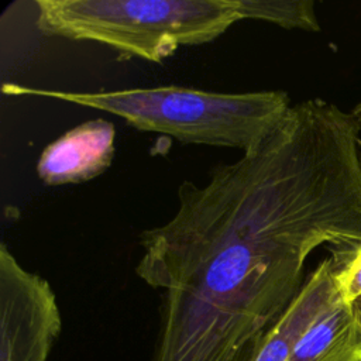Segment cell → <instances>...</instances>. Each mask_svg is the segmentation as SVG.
Returning a JSON list of instances; mask_svg holds the SVG:
<instances>
[{"mask_svg": "<svg viewBox=\"0 0 361 361\" xmlns=\"http://www.w3.org/2000/svg\"><path fill=\"white\" fill-rule=\"evenodd\" d=\"M360 133L351 113L307 99L206 183L182 182L173 216L138 238L135 274L162 292L161 316L264 336L300 290L312 251L361 241Z\"/></svg>", "mask_w": 361, "mask_h": 361, "instance_id": "cell-1", "label": "cell"}, {"mask_svg": "<svg viewBox=\"0 0 361 361\" xmlns=\"http://www.w3.org/2000/svg\"><path fill=\"white\" fill-rule=\"evenodd\" d=\"M1 92L6 96L48 97L111 113L141 131L241 152L257 145L293 104L283 90L223 93L175 85L71 92L4 83Z\"/></svg>", "mask_w": 361, "mask_h": 361, "instance_id": "cell-2", "label": "cell"}, {"mask_svg": "<svg viewBox=\"0 0 361 361\" xmlns=\"http://www.w3.org/2000/svg\"><path fill=\"white\" fill-rule=\"evenodd\" d=\"M37 28L148 62L202 45L241 21L233 0H37Z\"/></svg>", "mask_w": 361, "mask_h": 361, "instance_id": "cell-3", "label": "cell"}, {"mask_svg": "<svg viewBox=\"0 0 361 361\" xmlns=\"http://www.w3.org/2000/svg\"><path fill=\"white\" fill-rule=\"evenodd\" d=\"M62 327L47 279L23 268L0 244V361H48Z\"/></svg>", "mask_w": 361, "mask_h": 361, "instance_id": "cell-4", "label": "cell"}, {"mask_svg": "<svg viewBox=\"0 0 361 361\" xmlns=\"http://www.w3.org/2000/svg\"><path fill=\"white\" fill-rule=\"evenodd\" d=\"M116 127L104 118L83 121L48 144L37 173L48 186L82 183L102 175L114 158Z\"/></svg>", "mask_w": 361, "mask_h": 361, "instance_id": "cell-5", "label": "cell"}, {"mask_svg": "<svg viewBox=\"0 0 361 361\" xmlns=\"http://www.w3.org/2000/svg\"><path fill=\"white\" fill-rule=\"evenodd\" d=\"M338 295L329 257L305 279L298 295L262 336L250 361H285L306 329Z\"/></svg>", "mask_w": 361, "mask_h": 361, "instance_id": "cell-6", "label": "cell"}, {"mask_svg": "<svg viewBox=\"0 0 361 361\" xmlns=\"http://www.w3.org/2000/svg\"><path fill=\"white\" fill-rule=\"evenodd\" d=\"M350 306L338 298L296 341L285 361H361Z\"/></svg>", "mask_w": 361, "mask_h": 361, "instance_id": "cell-7", "label": "cell"}, {"mask_svg": "<svg viewBox=\"0 0 361 361\" xmlns=\"http://www.w3.org/2000/svg\"><path fill=\"white\" fill-rule=\"evenodd\" d=\"M241 20H261L288 30L320 31L312 0H233Z\"/></svg>", "mask_w": 361, "mask_h": 361, "instance_id": "cell-8", "label": "cell"}, {"mask_svg": "<svg viewBox=\"0 0 361 361\" xmlns=\"http://www.w3.org/2000/svg\"><path fill=\"white\" fill-rule=\"evenodd\" d=\"M337 290L350 305L361 296V241L329 247Z\"/></svg>", "mask_w": 361, "mask_h": 361, "instance_id": "cell-9", "label": "cell"}, {"mask_svg": "<svg viewBox=\"0 0 361 361\" xmlns=\"http://www.w3.org/2000/svg\"><path fill=\"white\" fill-rule=\"evenodd\" d=\"M348 306H350V312H351V316H353L355 333H357V337H358L357 354L361 358V296L357 298L355 300H353Z\"/></svg>", "mask_w": 361, "mask_h": 361, "instance_id": "cell-10", "label": "cell"}, {"mask_svg": "<svg viewBox=\"0 0 361 361\" xmlns=\"http://www.w3.org/2000/svg\"><path fill=\"white\" fill-rule=\"evenodd\" d=\"M350 113L353 114V117L355 118V121L358 123V126H360V128H361V102H360Z\"/></svg>", "mask_w": 361, "mask_h": 361, "instance_id": "cell-11", "label": "cell"}]
</instances>
